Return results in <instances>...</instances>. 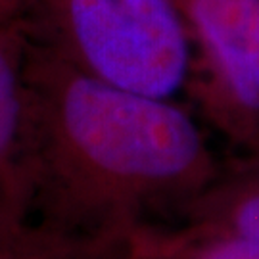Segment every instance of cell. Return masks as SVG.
<instances>
[{"label": "cell", "mask_w": 259, "mask_h": 259, "mask_svg": "<svg viewBox=\"0 0 259 259\" xmlns=\"http://www.w3.org/2000/svg\"><path fill=\"white\" fill-rule=\"evenodd\" d=\"M29 93L19 202L42 221L142 236L207 177L204 135L173 100L102 83L52 47L31 50Z\"/></svg>", "instance_id": "cell-1"}, {"label": "cell", "mask_w": 259, "mask_h": 259, "mask_svg": "<svg viewBox=\"0 0 259 259\" xmlns=\"http://www.w3.org/2000/svg\"><path fill=\"white\" fill-rule=\"evenodd\" d=\"M58 50L94 79L173 100L188 83L192 38L177 0H47Z\"/></svg>", "instance_id": "cell-2"}, {"label": "cell", "mask_w": 259, "mask_h": 259, "mask_svg": "<svg viewBox=\"0 0 259 259\" xmlns=\"http://www.w3.org/2000/svg\"><path fill=\"white\" fill-rule=\"evenodd\" d=\"M209 73L213 98L259 119V0H177Z\"/></svg>", "instance_id": "cell-3"}, {"label": "cell", "mask_w": 259, "mask_h": 259, "mask_svg": "<svg viewBox=\"0 0 259 259\" xmlns=\"http://www.w3.org/2000/svg\"><path fill=\"white\" fill-rule=\"evenodd\" d=\"M140 240L127 234H87L48 221L31 223L19 204H0V259H139Z\"/></svg>", "instance_id": "cell-4"}, {"label": "cell", "mask_w": 259, "mask_h": 259, "mask_svg": "<svg viewBox=\"0 0 259 259\" xmlns=\"http://www.w3.org/2000/svg\"><path fill=\"white\" fill-rule=\"evenodd\" d=\"M29 54L21 35L0 37V200L19 202L29 127Z\"/></svg>", "instance_id": "cell-5"}, {"label": "cell", "mask_w": 259, "mask_h": 259, "mask_svg": "<svg viewBox=\"0 0 259 259\" xmlns=\"http://www.w3.org/2000/svg\"><path fill=\"white\" fill-rule=\"evenodd\" d=\"M183 244L181 259H259V242L231 231Z\"/></svg>", "instance_id": "cell-6"}, {"label": "cell", "mask_w": 259, "mask_h": 259, "mask_svg": "<svg viewBox=\"0 0 259 259\" xmlns=\"http://www.w3.org/2000/svg\"><path fill=\"white\" fill-rule=\"evenodd\" d=\"M231 232L259 242V192L240 198L229 213Z\"/></svg>", "instance_id": "cell-7"}, {"label": "cell", "mask_w": 259, "mask_h": 259, "mask_svg": "<svg viewBox=\"0 0 259 259\" xmlns=\"http://www.w3.org/2000/svg\"><path fill=\"white\" fill-rule=\"evenodd\" d=\"M255 192H259V186H257V190H255Z\"/></svg>", "instance_id": "cell-8"}]
</instances>
